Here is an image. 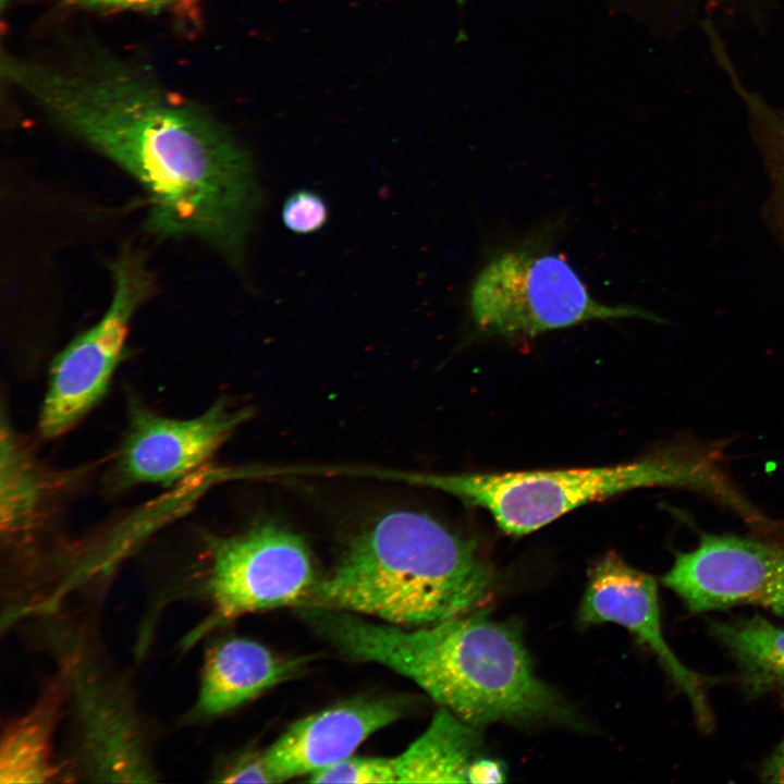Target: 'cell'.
<instances>
[{
	"label": "cell",
	"mask_w": 784,
	"mask_h": 784,
	"mask_svg": "<svg viewBox=\"0 0 784 784\" xmlns=\"http://www.w3.org/2000/svg\"><path fill=\"white\" fill-rule=\"evenodd\" d=\"M1 75L142 187L149 232L199 240L243 264L262 192L248 149L223 123L99 48L58 62L3 52Z\"/></svg>",
	"instance_id": "1"
},
{
	"label": "cell",
	"mask_w": 784,
	"mask_h": 784,
	"mask_svg": "<svg viewBox=\"0 0 784 784\" xmlns=\"http://www.w3.org/2000/svg\"><path fill=\"white\" fill-rule=\"evenodd\" d=\"M304 617L341 653L406 676L473 725H577L574 711L536 675L518 630L487 610L420 627L320 608L306 609Z\"/></svg>",
	"instance_id": "2"
},
{
	"label": "cell",
	"mask_w": 784,
	"mask_h": 784,
	"mask_svg": "<svg viewBox=\"0 0 784 784\" xmlns=\"http://www.w3.org/2000/svg\"><path fill=\"white\" fill-rule=\"evenodd\" d=\"M493 579L471 541L427 514L394 511L353 539L302 605L420 627L477 610Z\"/></svg>",
	"instance_id": "3"
},
{
	"label": "cell",
	"mask_w": 784,
	"mask_h": 784,
	"mask_svg": "<svg viewBox=\"0 0 784 784\" xmlns=\"http://www.w3.org/2000/svg\"><path fill=\"white\" fill-rule=\"evenodd\" d=\"M396 478L438 489L488 511L506 534L537 530L567 512L638 488H685L726 509L742 492L721 467V453L679 443L614 466L489 474H400Z\"/></svg>",
	"instance_id": "4"
},
{
	"label": "cell",
	"mask_w": 784,
	"mask_h": 784,
	"mask_svg": "<svg viewBox=\"0 0 784 784\" xmlns=\"http://www.w3.org/2000/svg\"><path fill=\"white\" fill-rule=\"evenodd\" d=\"M468 305L478 332L510 340L590 320L663 321L638 306L597 301L564 255L532 238L489 258L471 284Z\"/></svg>",
	"instance_id": "5"
},
{
	"label": "cell",
	"mask_w": 784,
	"mask_h": 784,
	"mask_svg": "<svg viewBox=\"0 0 784 784\" xmlns=\"http://www.w3.org/2000/svg\"><path fill=\"white\" fill-rule=\"evenodd\" d=\"M110 271L112 294L103 315L51 364L38 424L45 438L66 432L103 397L123 357L131 320L154 293L155 279L138 252L124 249Z\"/></svg>",
	"instance_id": "6"
},
{
	"label": "cell",
	"mask_w": 784,
	"mask_h": 784,
	"mask_svg": "<svg viewBox=\"0 0 784 784\" xmlns=\"http://www.w3.org/2000/svg\"><path fill=\"white\" fill-rule=\"evenodd\" d=\"M205 591L215 622L285 605H302L317 578L310 551L298 535L259 523L210 541Z\"/></svg>",
	"instance_id": "7"
},
{
	"label": "cell",
	"mask_w": 784,
	"mask_h": 784,
	"mask_svg": "<svg viewBox=\"0 0 784 784\" xmlns=\"http://www.w3.org/2000/svg\"><path fill=\"white\" fill-rule=\"evenodd\" d=\"M661 580L695 614L749 604L784 617V547L776 543L705 532Z\"/></svg>",
	"instance_id": "8"
},
{
	"label": "cell",
	"mask_w": 784,
	"mask_h": 784,
	"mask_svg": "<svg viewBox=\"0 0 784 784\" xmlns=\"http://www.w3.org/2000/svg\"><path fill=\"white\" fill-rule=\"evenodd\" d=\"M585 624L615 623L646 645L685 695L696 721L705 731L713 726L706 682L673 652L662 633L654 578L609 552L591 568L579 608Z\"/></svg>",
	"instance_id": "9"
},
{
	"label": "cell",
	"mask_w": 784,
	"mask_h": 784,
	"mask_svg": "<svg viewBox=\"0 0 784 784\" xmlns=\"http://www.w3.org/2000/svg\"><path fill=\"white\" fill-rule=\"evenodd\" d=\"M117 468L127 483L172 485L208 461L249 417L246 408L217 401L189 419H173L131 400Z\"/></svg>",
	"instance_id": "10"
},
{
	"label": "cell",
	"mask_w": 784,
	"mask_h": 784,
	"mask_svg": "<svg viewBox=\"0 0 784 784\" xmlns=\"http://www.w3.org/2000/svg\"><path fill=\"white\" fill-rule=\"evenodd\" d=\"M404 712L399 700H350L293 723L261 757L274 782L310 775L348 757Z\"/></svg>",
	"instance_id": "11"
},
{
	"label": "cell",
	"mask_w": 784,
	"mask_h": 784,
	"mask_svg": "<svg viewBox=\"0 0 784 784\" xmlns=\"http://www.w3.org/2000/svg\"><path fill=\"white\" fill-rule=\"evenodd\" d=\"M304 662L278 657L250 639H223L206 651L195 712L200 716L228 712L289 679Z\"/></svg>",
	"instance_id": "12"
},
{
	"label": "cell",
	"mask_w": 784,
	"mask_h": 784,
	"mask_svg": "<svg viewBox=\"0 0 784 784\" xmlns=\"http://www.w3.org/2000/svg\"><path fill=\"white\" fill-rule=\"evenodd\" d=\"M708 44L719 69L743 105L749 135L767 175L768 192L762 209L763 218L784 253V108L771 103L748 87L722 36H711Z\"/></svg>",
	"instance_id": "13"
},
{
	"label": "cell",
	"mask_w": 784,
	"mask_h": 784,
	"mask_svg": "<svg viewBox=\"0 0 784 784\" xmlns=\"http://www.w3.org/2000/svg\"><path fill=\"white\" fill-rule=\"evenodd\" d=\"M481 749L479 726L442 707L426 732L393 758L396 783H469Z\"/></svg>",
	"instance_id": "14"
},
{
	"label": "cell",
	"mask_w": 784,
	"mask_h": 784,
	"mask_svg": "<svg viewBox=\"0 0 784 784\" xmlns=\"http://www.w3.org/2000/svg\"><path fill=\"white\" fill-rule=\"evenodd\" d=\"M710 630L734 661L747 697L784 691V628L756 613L713 621Z\"/></svg>",
	"instance_id": "15"
},
{
	"label": "cell",
	"mask_w": 784,
	"mask_h": 784,
	"mask_svg": "<svg viewBox=\"0 0 784 784\" xmlns=\"http://www.w3.org/2000/svg\"><path fill=\"white\" fill-rule=\"evenodd\" d=\"M0 516L1 530L9 535L29 528L45 494L35 462L19 443L9 421H1Z\"/></svg>",
	"instance_id": "16"
},
{
	"label": "cell",
	"mask_w": 784,
	"mask_h": 784,
	"mask_svg": "<svg viewBox=\"0 0 784 784\" xmlns=\"http://www.w3.org/2000/svg\"><path fill=\"white\" fill-rule=\"evenodd\" d=\"M50 707L41 705L4 732L0 752V782L44 783L56 776L52 762Z\"/></svg>",
	"instance_id": "17"
},
{
	"label": "cell",
	"mask_w": 784,
	"mask_h": 784,
	"mask_svg": "<svg viewBox=\"0 0 784 784\" xmlns=\"http://www.w3.org/2000/svg\"><path fill=\"white\" fill-rule=\"evenodd\" d=\"M313 783H396L393 758L348 757L309 775Z\"/></svg>",
	"instance_id": "18"
},
{
	"label": "cell",
	"mask_w": 784,
	"mask_h": 784,
	"mask_svg": "<svg viewBox=\"0 0 784 784\" xmlns=\"http://www.w3.org/2000/svg\"><path fill=\"white\" fill-rule=\"evenodd\" d=\"M329 218L324 199L316 192L302 188L291 193L283 203L281 219L292 233L307 235L321 230Z\"/></svg>",
	"instance_id": "19"
},
{
	"label": "cell",
	"mask_w": 784,
	"mask_h": 784,
	"mask_svg": "<svg viewBox=\"0 0 784 784\" xmlns=\"http://www.w3.org/2000/svg\"><path fill=\"white\" fill-rule=\"evenodd\" d=\"M69 7L88 10H130L148 13H185L194 0H62Z\"/></svg>",
	"instance_id": "20"
},
{
	"label": "cell",
	"mask_w": 784,
	"mask_h": 784,
	"mask_svg": "<svg viewBox=\"0 0 784 784\" xmlns=\"http://www.w3.org/2000/svg\"><path fill=\"white\" fill-rule=\"evenodd\" d=\"M224 783H275L261 755L243 757L217 779Z\"/></svg>",
	"instance_id": "21"
},
{
	"label": "cell",
	"mask_w": 784,
	"mask_h": 784,
	"mask_svg": "<svg viewBox=\"0 0 784 784\" xmlns=\"http://www.w3.org/2000/svg\"><path fill=\"white\" fill-rule=\"evenodd\" d=\"M506 780L505 767L498 760L481 757L473 765L469 783H503Z\"/></svg>",
	"instance_id": "22"
},
{
	"label": "cell",
	"mask_w": 784,
	"mask_h": 784,
	"mask_svg": "<svg viewBox=\"0 0 784 784\" xmlns=\"http://www.w3.org/2000/svg\"><path fill=\"white\" fill-rule=\"evenodd\" d=\"M761 781L784 783V740H782L763 762L760 770Z\"/></svg>",
	"instance_id": "23"
}]
</instances>
